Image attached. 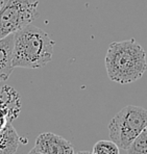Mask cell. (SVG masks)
<instances>
[{"instance_id":"6da1fadb","label":"cell","mask_w":147,"mask_h":154,"mask_svg":"<svg viewBox=\"0 0 147 154\" xmlns=\"http://www.w3.org/2000/svg\"><path fill=\"white\" fill-rule=\"evenodd\" d=\"M108 78L120 85H127L142 78L147 70L146 52L135 40L113 42L105 57Z\"/></svg>"},{"instance_id":"7a4b0ae2","label":"cell","mask_w":147,"mask_h":154,"mask_svg":"<svg viewBox=\"0 0 147 154\" xmlns=\"http://www.w3.org/2000/svg\"><path fill=\"white\" fill-rule=\"evenodd\" d=\"M54 42L43 29L27 25L15 32L13 51L14 68L40 69L52 58Z\"/></svg>"},{"instance_id":"3957f363","label":"cell","mask_w":147,"mask_h":154,"mask_svg":"<svg viewBox=\"0 0 147 154\" xmlns=\"http://www.w3.org/2000/svg\"><path fill=\"white\" fill-rule=\"evenodd\" d=\"M147 126V109L127 105L118 112L108 124L110 137L120 149L127 150L139 133Z\"/></svg>"},{"instance_id":"277c9868","label":"cell","mask_w":147,"mask_h":154,"mask_svg":"<svg viewBox=\"0 0 147 154\" xmlns=\"http://www.w3.org/2000/svg\"><path fill=\"white\" fill-rule=\"evenodd\" d=\"M38 0H6L0 8V38L31 24L40 13Z\"/></svg>"},{"instance_id":"5b68a950","label":"cell","mask_w":147,"mask_h":154,"mask_svg":"<svg viewBox=\"0 0 147 154\" xmlns=\"http://www.w3.org/2000/svg\"><path fill=\"white\" fill-rule=\"evenodd\" d=\"M35 148L42 154H75L69 141L52 132H44L36 139Z\"/></svg>"},{"instance_id":"8992f818","label":"cell","mask_w":147,"mask_h":154,"mask_svg":"<svg viewBox=\"0 0 147 154\" xmlns=\"http://www.w3.org/2000/svg\"><path fill=\"white\" fill-rule=\"evenodd\" d=\"M15 33L0 38V82L8 79L13 73V51Z\"/></svg>"},{"instance_id":"52a82bcc","label":"cell","mask_w":147,"mask_h":154,"mask_svg":"<svg viewBox=\"0 0 147 154\" xmlns=\"http://www.w3.org/2000/svg\"><path fill=\"white\" fill-rule=\"evenodd\" d=\"M0 107L8 112L11 121L17 118L21 110L20 96L13 88L0 87Z\"/></svg>"},{"instance_id":"ba28073f","label":"cell","mask_w":147,"mask_h":154,"mask_svg":"<svg viewBox=\"0 0 147 154\" xmlns=\"http://www.w3.org/2000/svg\"><path fill=\"white\" fill-rule=\"evenodd\" d=\"M20 137L12 122L0 130V154H15L19 148Z\"/></svg>"},{"instance_id":"9c48e42d","label":"cell","mask_w":147,"mask_h":154,"mask_svg":"<svg viewBox=\"0 0 147 154\" xmlns=\"http://www.w3.org/2000/svg\"><path fill=\"white\" fill-rule=\"evenodd\" d=\"M126 151L128 154H147V126L139 133Z\"/></svg>"},{"instance_id":"30bf717a","label":"cell","mask_w":147,"mask_h":154,"mask_svg":"<svg viewBox=\"0 0 147 154\" xmlns=\"http://www.w3.org/2000/svg\"><path fill=\"white\" fill-rule=\"evenodd\" d=\"M92 154H120V148L115 142L111 141H98L94 145Z\"/></svg>"},{"instance_id":"8fae6325","label":"cell","mask_w":147,"mask_h":154,"mask_svg":"<svg viewBox=\"0 0 147 154\" xmlns=\"http://www.w3.org/2000/svg\"><path fill=\"white\" fill-rule=\"evenodd\" d=\"M10 122H12V121H11V119H10L8 112H6L4 108L0 107V130H2Z\"/></svg>"},{"instance_id":"7c38bea8","label":"cell","mask_w":147,"mask_h":154,"mask_svg":"<svg viewBox=\"0 0 147 154\" xmlns=\"http://www.w3.org/2000/svg\"><path fill=\"white\" fill-rule=\"evenodd\" d=\"M28 154H42V153H40L39 151H38L37 149H36L35 147H33V148L31 149L30 151H29V153H28Z\"/></svg>"},{"instance_id":"4fadbf2b","label":"cell","mask_w":147,"mask_h":154,"mask_svg":"<svg viewBox=\"0 0 147 154\" xmlns=\"http://www.w3.org/2000/svg\"><path fill=\"white\" fill-rule=\"evenodd\" d=\"M75 154H92V152H90V151H80V152Z\"/></svg>"},{"instance_id":"5bb4252c","label":"cell","mask_w":147,"mask_h":154,"mask_svg":"<svg viewBox=\"0 0 147 154\" xmlns=\"http://www.w3.org/2000/svg\"><path fill=\"white\" fill-rule=\"evenodd\" d=\"M5 2H6V0H0V8L3 6V4L5 3Z\"/></svg>"}]
</instances>
